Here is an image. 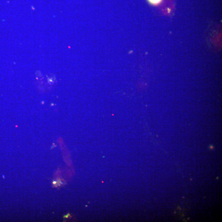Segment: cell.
Wrapping results in <instances>:
<instances>
[{
  "label": "cell",
  "instance_id": "cell-1",
  "mask_svg": "<svg viewBox=\"0 0 222 222\" xmlns=\"http://www.w3.org/2000/svg\"><path fill=\"white\" fill-rule=\"evenodd\" d=\"M148 1L152 5H157L160 3L162 0H148Z\"/></svg>",
  "mask_w": 222,
  "mask_h": 222
}]
</instances>
